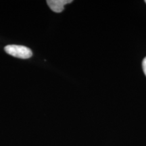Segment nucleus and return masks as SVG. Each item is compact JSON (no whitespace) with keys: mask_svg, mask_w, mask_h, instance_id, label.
I'll return each instance as SVG.
<instances>
[{"mask_svg":"<svg viewBox=\"0 0 146 146\" xmlns=\"http://www.w3.org/2000/svg\"><path fill=\"white\" fill-rule=\"evenodd\" d=\"M4 50L5 52L10 56L21 59H28L33 56L31 50L23 45H8L5 47Z\"/></svg>","mask_w":146,"mask_h":146,"instance_id":"obj_1","label":"nucleus"},{"mask_svg":"<svg viewBox=\"0 0 146 146\" xmlns=\"http://www.w3.org/2000/svg\"><path fill=\"white\" fill-rule=\"evenodd\" d=\"M72 0H48L47 3L51 10L56 13H60L64 10L65 5L72 3Z\"/></svg>","mask_w":146,"mask_h":146,"instance_id":"obj_2","label":"nucleus"},{"mask_svg":"<svg viewBox=\"0 0 146 146\" xmlns=\"http://www.w3.org/2000/svg\"><path fill=\"white\" fill-rule=\"evenodd\" d=\"M142 68H143V70L144 74L146 76V57L144 58L143 60V62H142Z\"/></svg>","mask_w":146,"mask_h":146,"instance_id":"obj_3","label":"nucleus"},{"mask_svg":"<svg viewBox=\"0 0 146 146\" xmlns=\"http://www.w3.org/2000/svg\"><path fill=\"white\" fill-rule=\"evenodd\" d=\"M145 3H146V1H145Z\"/></svg>","mask_w":146,"mask_h":146,"instance_id":"obj_4","label":"nucleus"}]
</instances>
